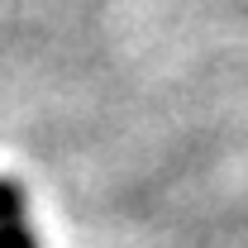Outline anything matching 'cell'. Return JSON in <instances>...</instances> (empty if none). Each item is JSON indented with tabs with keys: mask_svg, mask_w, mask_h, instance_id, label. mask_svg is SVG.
Returning a JSON list of instances; mask_svg holds the SVG:
<instances>
[{
	"mask_svg": "<svg viewBox=\"0 0 248 248\" xmlns=\"http://www.w3.org/2000/svg\"><path fill=\"white\" fill-rule=\"evenodd\" d=\"M0 248H38V239L24 224H10V229H0Z\"/></svg>",
	"mask_w": 248,
	"mask_h": 248,
	"instance_id": "2",
	"label": "cell"
},
{
	"mask_svg": "<svg viewBox=\"0 0 248 248\" xmlns=\"http://www.w3.org/2000/svg\"><path fill=\"white\" fill-rule=\"evenodd\" d=\"M10 224H24V191L19 182L0 177V229H10Z\"/></svg>",
	"mask_w": 248,
	"mask_h": 248,
	"instance_id": "1",
	"label": "cell"
}]
</instances>
